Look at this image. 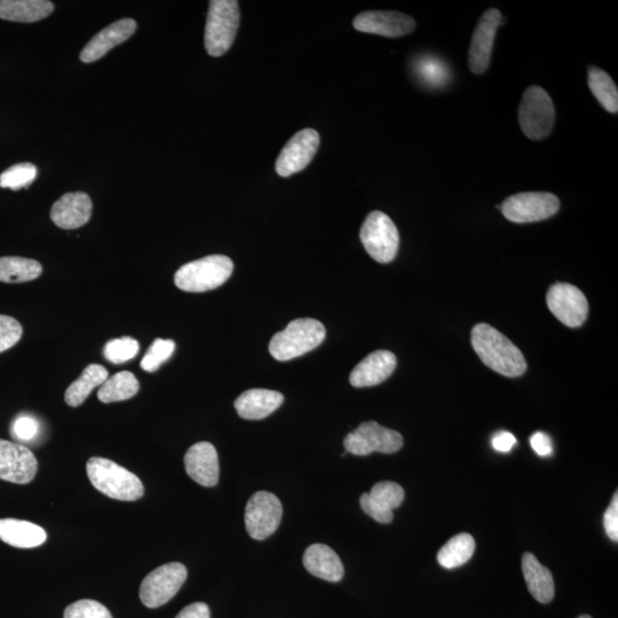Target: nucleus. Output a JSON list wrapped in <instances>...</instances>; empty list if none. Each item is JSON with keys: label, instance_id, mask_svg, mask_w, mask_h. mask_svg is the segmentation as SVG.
Masks as SVG:
<instances>
[{"label": "nucleus", "instance_id": "nucleus-9", "mask_svg": "<svg viewBox=\"0 0 618 618\" xmlns=\"http://www.w3.org/2000/svg\"><path fill=\"white\" fill-rule=\"evenodd\" d=\"M499 209L512 223L529 224L557 215L560 210V201L556 195L551 193H520L507 197Z\"/></svg>", "mask_w": 618, "mask_h": 618}, {"label": "nucleus", "instance_id": "nucleus-25", "mask_svg": "<svg viewBox=\"0 0 618 618\" xmlns=\"http://www.w3.org/2000/svg\"><path fill=\"white\" fill-rule=\"evenodd\" d=\"M54 5L49 0H0V19L33 23L50 17Z\"/></svg>", "mask_w": 618, "mask_h": 618}, {"label": "nucleus", "instance_id": "nucleus-24", "mask_svg": "<svg viewBox=\"0 0 618 618\" xmlns=\"http://www.w3.org/2000/svg\"><path fill=\"white\" fill-rule=\"evenodd\" d=\"M522 573L530 594L541 604H549L556 594L553 576L550 570L544 567L532 553L522 557Z\"/></svg>", "mask_w": 618, "mask_h": 618}, {"label": "nucleus", "instance_id": "nucleus-12", "mask_svg": "<svg viewBox=\"0 0 618 618\" xmlns=\"http://www.w3.org/2000/svg\"><path fill=\"white\" fill-rule=\"evenodd\" d=\"M546 303L550 312L566 327L580 328L588 319V299L572 284H553L546 296Z\"/></svg>", "mask_w": 618, "mask_h": 618}, {"label": "nucleus", "instance_id": "nucleus-44", "mask_svg": "<svg viewBox=\"0 0 618 618\" xmlns=\"http://www.w3.org/2000/svg\"><path fill=\"white\" fill-rule=\"evenodd\" d=\"M577 618H592V617H591V616H589V615H582V616L577 617Z\"/></svg>", "mask_w": 618, "mask_h": 618}, {"label": "nucleus", "instance_id": "nucleus-40", "mask_svg": "<svg viewBox=\"0 0 618 618\" xmlns=\"http://www.w3.org/2000/svg\"><path fill=\"white\" fill-rule=\"evenodd\" d=\"M604 527L610 540L613 542L618 541V495L617 493L613 497L612 503H610L605 515H604Z\"/></svg>", "mask_w": 618, "mask_h": 618}, {"label": "nucleus", "instance_id": "nucleus-37", "mask_svg": "<svg viewBox=\"0 0 618 618\" xmlns=\"http://www.w3.org/2000/svg\"><path fill=\"white\" fill-rule=\"evenodd\" d=\"M23 329L11 316L0 315V353L10 350L20 342Z\"/></svg>", "mask_w": 618, "mask_h": 618}, {"label": "nucleus", "instance_id": "nucleus-43", "mask_svg": "<svg viewBox=\"0 0 618 618\" xmlns=\"http://www.w3.org/2000/svg\"><path fill=\"white\" fill-rule=\"evenodd\" d=\"M515 443H517V439L509 432H499L493 438V447L499 453H509Z\"/></svg>", "mask_w": 618, "mask_h": 618}, {"label": "nucleus", "instance_id": "nucleus-27", "mask_svg": "<svg viewBox=\"0 0 618 618\" xmlns=\"http://www.w3.org/2000/svg\"><path fill=\"white\" fill-rule=\"evenodd\" d=\"M140 390L139 380L130 371H121L100 386L98 398L102 403L129 400Z\"/></svg>", "mask_w": 618, "mask_h": 618}, {"label": "nucleus", "instance_id": "nucleus-17", "mask_svg": "<svg viewBox=\"0 0 618 618\" xmlns=\"http://www.w3.org/2000/svg\"><path fill=\"white\" fill-rule=\"evenodd\" d=\"M186 472L190 479L203 487H215L219 481V459L215 446L198 442L185 455Z\"/></svg>", "mask_w": 618, "mask_h": 618}, {"label": "nucleus", "instance_id": "nucleus-11", "mask_svg": "<svg viewBox=\"0 0 618 618\" xmlns=\"http://www.w3.org/2000/svg\"><path fill=\"white\" fill-rule=\"evenodd\" d=\"M283 507L279 497L268 491H258L245 507V528L253 540L265 541L281 524Z\"/></svg>", "mask_w": 618, "mask_h": 618}, {"label": "nucleus", "instance_id": "nucleus-14", "mask_svg": "<svg viewBox=\"0 0 618 618\" xmlns=\"http://www.w3.org/2000/svg\"><path fill=\"white\" fill-rule=\"evenodd\" d=\"M37 470L38 463L33 451L0 439V479L27 485L35 479Z\"/></svg>", "mask_w": 618, "mask_h": 618}, {"label": "nucleus", "instance_id": "nucleus-42", "mask_svg": "<svg viewBox=\"0 0 618 618\" xmlns=\"http://www.w3.org/2000/svg\"><path fill=\"white\" fill-rule=\"evenodd\" d=\"M210 608L204 602H195L181 610L176 618H210Z\"/></svg>", "mask_w": 618, "mask_h": 618}, {"label": "nucleus", "instance_id": "nucleus-21", "mask_svg": "<svg viewBox=\"0 0 618 618\" xmlns=\"http://www.w3.org/2000/svg\"><path fill=\"white\" fill-rule=\"evenodd\" d=\"M284 402L280 392L253 388L245 391L234 402L237 414L247 421H260L279 409Z\"/></svg>", "mask_w": 618, "mask_h": 618}, {"label": "nucleus", "instance_id": "nucleus-30", "mask_svg": "<svg viewBox=\"0 0 618 618\" xmlns=\"http://www.w3.org/2000/svg\"><path fill=\"white\" fill-rule=\"evenodd\" d=\"M589 86L600 105L608 113L617 114L618 90L613 78L606 71L597 67H591L589 69Z\"/></svg>", "mask_w": 618, "mask_h": 618}, {"label": "nucleus", "instance_id": "nucleus-31", "mask_svg": "<svg viewBox=\"0 0 618 618\" xmlns=\"http://www.w3.org/2000/svg\"><path fill=\"white\" fill-rule=\"evenodd\" d=\"M370 498L386 511L393 512L404 501V490L398 483L382 481L372 487Z\"/></svg>", "mask_w": 618, "mask_h": 618}, {"label": "nucleus", "instance_id": "nucleus-34", "mask_svg": "<svg viewBox=\"0 0 618 618\" xmlns=\"http://www.w3.org/2000/svg\"><path fill=\"white\" fill-rule=\"evenodd\" d=\"M140 345L138 340L131 337H122L110 340L105 346V358L112 363L122 364L128 362L138 355Z\"/></svg>", "mask_w": 618, "mask_h": 618}, {"label": "nucleus", "instance_id": "nucleus-7", "mask_svg": "<svg viewBox=\"0 0 618 618\" xmlns=\"http://www.w3.org/2000/svg\"><path fill=\"white\" fill-rule=\"evenodd\" d=\"M360 239L370 257L388 264L398 255L400 235L392 219L380 211L371 212L364 221Z\"/></svg>", "mask_w": 618, "mask_h": 618}, {"label": "nucleus", "instance_id": "nucleus-26", "mask_svg": "<svg viewBox=\"0 0 618 618\" xmlns=\"http://www.w3.org/2000/svg\"><path fill=\"white\" fill-rule=\"evenodd\" d=\"M108 370L100 364L93 363L86 367L73 384L66 391L65 400L68 406L76 408L81 406L94 388L101 386L108 379Z\"/></svg>", "mask_w": 618, "mask_h": 618}, {"label": "nucleus", "instance_id": "nucleus-19", "mask_svg": "<svg viewBox=\"0 0 618 618\" xmlns=\"http://www.w3.org/2000/svg\"><path fill=\"white\" fill-rule=\"evenodd\" d=\"M137 22L133 19H122L100 31L84 47L79 59L84 63H92L105 57L117 45H121L136 33Z\"/></svg>", "mask_w": 618, "mask_h": 618}, {"label": "nucleus", "instance_id": "nucleus-16", "mask_svg": "<svg viewBox=\"0 0 618 618\" xmlns=\"http://www.w3.org/2000/svg\"><path fill=\"white\" fill-rule=\"evenodd\" d=\"M353 26L361 33L394 38L411 34L416 22L409 15L399 12L369 11L359 14Z\"/></svg>", "mask_w": 618, "mask_h": 618}, {"label": "nucleus", "instance_id": "nucleus-29", "mask_svg": "<svg viewBox=\"0 0 618 618\" xmlns=\"http://www.w3.org/2000/svg\"><path fill=\"white\" fill-rule=\"evenodd\" d=\"M475 541L470 534H459L440 549L438 562L443 568L454 569L466 564L473 557Z\"/></svg>", "mask_w": 618, "mask_h": 618}, {"label": "nucleus", "instance_id": "nucleus-3", "mask_svg": "<svg viewBox=\"0 0 618 618\" xmlns=\"http://www.w3.org/2000/svg\"><path fill=\"white\" fill-rule=\"evenodd\" d=\"M326 336V328L320 321L297 319L273 336L269 343V353L277 361H290L318 348Z\"/></svg>", "mask_w": 618, "mask_h": 618}, {"label": "nucleus", "instance_id": "nucleus-41", "mask_svg": "<svg viewBox=\"0 0 618 618\" xmlns=\"http://www.w3.org/2000/svg\"><path fill=\"white\" fill-rule=\"evenodd\" d=\"M530 445L535 450V453L540 456H550L552 454V441L548 435L543 432H536L530 438Z\"/></svg>", "mask_w": 618, "mask_h": 618}, {"label": "nucleus", "instance_id": "nucleus-2", "mask_svg": "<svg viewBox=\"0 0 618 618\" xmlns=\"http://www.w3.org/2000/svg\"><path fill=\"white\" fill-rule=\"evenodd\" d=\"M86 472L95 489L118 501H138L145 494L137 475L110 459L92 457L86 464Z\"/></svg>", "mask_w": 618, "mask_h": 618}, {"label": "nucleus", "instance_id": "nucleus-6", "mask_svg": "<svg viewBox=\"0 0 618 618\" xmlns=\"http://www.w3.org/2000/svg\"><path fill=\"white\" fill-rule=\"evenodd\" d=\"M556 121V110L548 92L540 86H530L522 97L519 123L525 136L542 140L549 136Z\"/></svg>", "mask_w": 618, "mask_h": 618}, {"label": "nucleus", "instance_id": "nucleus-36", "mask_svg": "<svg viewBox=\"0 0 618 618\" xmlns=\"http://www.w3.org/2000/svg\"><path fill=\"white\" fill-rule=\"evenodd\" d=\"M65 618H113V616L100 602L85 599L68 606Z\"/></svg>", "mask_w": 618, "mask_h": 618}, {"label": "nucleus", "instance_id": "nucleus-4", "mask_svg": "<svg viewBox=\"0 0 618 618\" xmlns=\"http://www.w3.org/2000/svg\"><path fill=\"white\" fill-rule=\"evenodd\" d=\"M240 18V6L236 0H211L204 37L206 52L211 57H221L231 49Z\"/></svg>", "mask_w": 618, "mask_h": 618}, {"label": "nucleus", "instance_id": "nucleus-28", "mask_svg": "<svg viewBox=\"0 0 618 618\" xmlns=\"http://www.w3.org/2000/svg\"><path fill=\"white\" fill-rule=\"evenodd\" d=\"M43 267L38 261L21 257L0 258V282L25 283L38 279Z\"/></svg>", "mask_w": 618, "mask_h": 618}, {"label": "nucleus", "instance_id": "nucleus-1", "mask_svg": "<svg viewBox=\"0 0 618 618\" xmlns=\"http://www.w3.org/2000/svg\"><path fill=\"white\" fill-rule=\"evenodd\" d=\"M471 343L475 353L488 368L505 377H520L527 370L524 354L509 338L486 323L472 329Z\"/></svg>", "mask_w": 618, "mask_h": 618}, {"label": "nucleus", "instance_id": "nucleus-23", "mask_svg": "<svg viewBox=\"0 0 618 618\" xmlns=\"http://www.w3.org/2000/svg\"><path fill=\"white\" fill-rule=\"evenodd\" d=\"M0 540L18 549H33L43 545L47 534L33 522L17 519H0Z\"/></svg>", "mask_w": 618, "mask_h": 618}, {"label": "nucleus", "instance_id": "nucleus-15", "mask_svg": "<svg viewBox=\"0 0 618 618\" xmlns=\"http://www.w3.org/2000/svg\"><path fill=\"white\" fill-rule=\"evenodd\" d=\"M502 23V13L490 9L482 15L471 41L469 65L473 74L481 75L489 67L496 31Z\"/></svg>", "mask_w": 618, "mask_h": 618}, {"label": "nucleus", "instance_id": "nucleus-33", "mask_svg": "<svg viewBox=\"0 0 618 618\" xmlns=\"http://www.w3.org/2000/svg\"><path fill=\"white\" fill-rule=\"evenodd\" d=\"M416 71L419 78L429 86L440 87L449 81V69L439 59L424 57L417 61Z\"/></svg>", "mask_w": 618, "mask_h": 618}, {"label": "nucleus", "instance_id": "nucleus-8", "mask_svg": "<svg viewBox=\"0 0 618 618\" xmlns=\"http://www.w3.org/2000/svg\"><path fill=\"white\" fill-rule=\"evenodd\" d=\"M346 453L355 456H369L372 453L395 454L403 447L399 432L387 429L374 421L362 423L358 429L346 435Z\"/></svg>", "mask_w": 618, "mask_h": 618}, {"label": "nucleus", "instance_id": "nucleus-22", "mask_svg": "<svg viewBox=\"0 0 618 618\" xmlns=\"http://www.w3.org/2000/svg\"><path fill=\"white\" fill-rule=\"evenodd\" d=\"M303 564L308 573L321 580L337 583L343 580L344 565L338 554L324 544L308 546L304 553Z\"/></svg>", "mask_w": 618, "mask_h": 618}, {"label": "nucleus", "instance_id": "nucleus-5", "mask_svg": "<svg viewBox=\"0 0 618 618\" xmlns=\"http://www.w3.org/2000/svg\"><path fill=\"white\" fill-rule=\"evenodd\" d=\"M233 260L223 255H212L192 261L174 275L177 288L186 292H205L221 287L232 276Z\"/></svg>", "mask_w": 618, "mask_h": 618}, {"label": "nucleus", "instance_id": "nucleus-38", "mask_svg": "<svg viewBox=\"0 0 618 618\" xmlns=\"http://www.w3.org/2000/svg\"><path fill=\"white\" fill-rule=\"evenodd\" d=\"M38 430L39 425L36 419L29 416H21L15 419L11 433L15 439L30 441L36 437Z\"/></svg>", "mask_w": 618, "mask_h": 618}, {"label": "nucleus", "instance_id": "nucleus-18", "mask_svg": "<svg viewBox=\"0 0 618 618\" xmlns=\"http://www.w3.org/2000/svg\"><path fill=\"white\" fill-rule=\"evenodd\" d=\"M92 209L91 198L86 193H67L53 204L51 219L59 228L71 231L89 223Z\"/></svg>", "mask_w": 618, "mask_h": 618}, {"label": "nucleus", "instance_id": "nucleus-13", "mask_svg": "<svg viewBox=\"0 0 618 618\" xmlns=\"http://www.w3.org/2000/svg\"><path fill=\"white\" fill-rule=\"evenodd\" d=\"M320 146L319 133L305 129L293 136L276 161V172L283 178L303 171L312 162Z\"/></svg>", "mask_w": 618, "mask_h": 618}, {"label": "nucleus", "instance_id": "nucleus-35", "mask_svg": "<svg viewBox=\"0 0 618 618\" xmlns=\"http://www.w3.org/2000/svg\"><path fill=\"white\" fill-rule=\"evenodd\" d=\"M174 350H176V343L173 340L161 338L154 340L145 358L141 361V368L147 372L156 371L171 358Z\"/></svg>", "mask_w": 618, "mask_h": 618}, {"label": "nucleus", "instance_id": "nucleus-10", "mask_svg": "<svg viewBox=\"0 0 618 618\" xmlns=\"http://www.w3.org/2000/svg\"><path fill=\"white\" fill-rule=\"evenodd\" d=\"M187 568L171 562L150 573L140 586V600L148 608H158L176 596L187 580Z\"/></svg>", "mask_w": 618, "mask_h": 618}, {"label": "nucleus", "instance_id": "nucleus-20", "mask_svg": "<svg viewBox=\"0 0 618 618\" xmlns=\"http://www.w3.org/2000/svg\"><path fill=\"white\" fill-rule=\"evenodd\" d=\"M396 356L390 351H376L362 360L351 372L350 383L356 388L382 384L396 368Z\"/></svg>", "mask_w": 618, "mask_h": 618}, {"label": "nucleus", "instance_id": "nucleus-39", "mask_svg": "<svg viewBox=\"0 0 618 618\" xmlns=\"http://www.w3.org/2000/svg\"><path fill=\"white\" fill-rule=\"evenodd\" d=\"M361 509L369 517L379 522V524H391L394 515L393 512L386 511L382 507L378 506L370 498L368 493H364L360 498Z\"/></svg>", "mask_w": 618, "mask_h": 618}, {"label": "nucleus", "instance_id": "nucleus-32", "mask_svg": "<svg viewBox=\"0 0 618 618\" xmlns=\"http://www.w3.org/2000/svg\"><path fill=\"white\" fill-rule=\"evenodd\" d=\"M38 170L34 164L19 163L0 174V187L20 190L28 188L36 180Z\"/></svg>", "mask_w": 618, "mask_h": 618}]
</instances>
